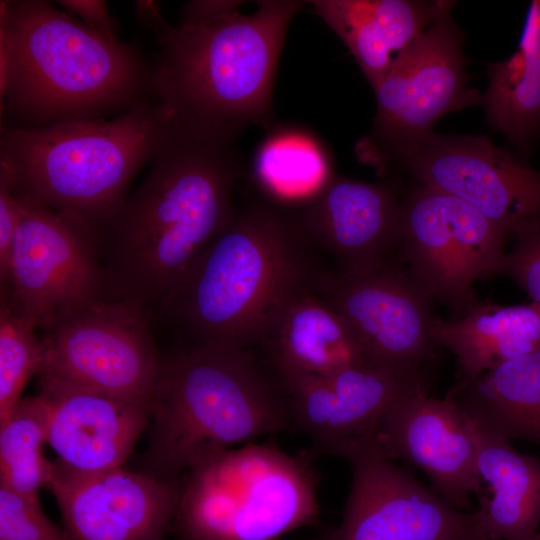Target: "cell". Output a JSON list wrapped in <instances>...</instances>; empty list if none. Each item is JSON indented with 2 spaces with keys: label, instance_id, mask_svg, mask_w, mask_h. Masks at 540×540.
<instances>
[{
  "label": "cell",
  "instance_id": "cell-1",
  "mask_svg": "<svg viewBox=\"0 0 540 540\" xmlns=\"http://www.w3.org/2000/svg\"><path fill=\"white\" fill-rule=\"evenodd\" d=\"M244 172L235 141L174 133L95 234L111 298L150 314L228 226Z\"/></svg>",
  "mask_w": 540,
  "mask_h": 540
},
{
  "label": "cell",
  "instance_id": "cell-2",
  "mask_svg": "<svg viewBox=\"0 0 540 540\" xmlns=\"http://www.w3.org/2000/svg\"><path fill=\"white\" fill-rule=\"evenodd\" d=\"M242 3L191 26L170 25L160 5L140 13L139 23L159 46L151 88L180 131L237 142L248 125L274 126L279 58L289 24L306 2L256 1L248 14Z\"/></svg>",
  "mask_w": 540,
  "mask_h": 540
},
{
  "label": "cell",
  "instance_id": "cell-3",
  "mask_svg": "<svg viewBox=\"0 0 540 540\" xmlns=\"http://www.w3.org/2000/svg\"><path fill=\"white\" fill-rule=\"evenodd\" d=\"M298 214L267 201L236 210L158 309L196 346L247 347L317 272Z\"/></svg>",
  "mask_w": 540,
  "mask_h": 540
},
{
  "label": "cell",
  "instance_id": "cell-4",
  "mask_svg": "<svg viewBox=\"0 0 540 540\" xmlns=\"http://www.w3.org/2000/svg\"><path fill=\"white\" fill-rule=\"evenodd\" d=\"M0 102L42 126L102 118L143 102L151 87L139 53L43 0L1 1Z\"/></svg>",
  "mask_w": 540,
  "mask_h": 540
},
{
  "label": "cell",
  "instance_id": "cell-5",
  "mask_svg": "<svg viewBox=\"0 0 540 540\" xmlns=\"http://www.w3.org/2000/svg\"><path fill=\"white\" fill-rule=\"evenodd\" d=\"M174 130L166 109L147 101L111 119L2 126L0 173L16 194L79 221L95 235Z\"/></svg>",
  "mask_w": 540,
  "mask_h": 540
},
{
  "label": "cell",
  "instance_id": "cell-6",
  "mask_svg": "<svg viewBox=\"0 0 540 540\" xmlns=\"http://www.w3.org/2000/svg\"><path fill=\"white\" fill-rule=\"evenodd\" d=\"M150 419L153 475L168 479L294 423L287 398L247 349L216 346H196L162 359Z\"/></svg>",
  "mask_w": 540,
  "mask_h": 540
},
{
  "label": "cell",
  "instance_id": "cell-7",
  "mask_svg": "<svg viewBox=\"0 0 540 540\" xmlns=\"http://www.w3.org/2000/svg\"><path fill=\"white\" fill-rule=\"evenodd\" d=\"M317 489L307 461L249 442L187 471L175 530L182 540H279L318 523Z\"/></svg>",
  "mask_w": 540,
  "mask_h": 540
},
{
  "label": "cell",
  "instance_id": "cell-8",
  "mask_svg": "<svg viewBox=\"0 0 540 540\" xmlns=\"http://www.w3.org/2000/svg\"><path fill=\"white\" fill-rule=\"evenodd\" d=\"M449 1L429 27L392 61L373 89L376 113L369 134L356 146L360 161L387 171L411 146L431 134L443 116L482 104L469 87L464 35Z\"/></svg>",
  "mask_w": 540,
  "mask_h": 540
},
{
  "label": "cell",
  "instance_id": "cell-9",
  "mask_svg": "<svg viewBox=\"0 0 540 540\" xmlns=\"http://www.w3.org/2000/svg\"><path fill=\"white\" fill-rule=\"evenodd\" d=\"M150 317L140 306L115 298L65 315L43 330L38 375L151 405L162 359Z\"/></svg>",
  "mask_w": 540,
  "mask_h": 540
},
{
  "label": "cell",
  "instance_id": "cell-10",
  "mask_svg": "<svg viewBox=\"0 0 540 540\" xmlns=\"http://www.w3.org/2000/svg\"><path fill=\"white\" fill-rule=\"evenodd\" d=\"M13 193L18 223L9 286L1 299L43 331L65 315L111 298L94 233L63 213Z\"/></svg>",
  "mask_w": 540,
  "mask_h": 540
},
{
  "label": "cell",
  "instance_id": "cell-11",
  "mask_svg": "<svg viewBox=\"0 0 540 540\" xmlns=\"http://www.w3.org/2000/svg\"><path fill=\"white\" fill-rule=\"evenodd\" d=\"M507 236L466 201L417 185L401 199L399 253L407 270L460 318L473 283L501 273Z\"/></svg>",
  "mask_w": 540,
  "mask_h": 540
},
{
  "label": "cell",
  "instance_id": "cell-12",
  "mask_svg": "<svg viewBox=\"0 0 540 540\" xmlns=\"http://www.w3.org/2000/svg\"><path fill=\"white\" fill-rule=\"evenodd\" d=\"M352 481L330 540H491L477 512L451 506L383 450L375 432L341 456Z\"/></svg>",
  "mask_w": 540,
  "mask_h": 540
},
{
  "label": "cell",
  "instance_id": "cell-13",
  "mask_svg": "<svg viewBox=\"0 0 540 540\" xmlns=\"http://www.w3.org/2000/svg\"><path fill=\"white\" fill-rule=\"evenodd\" d=\"M313 289L344 319L367 362L424 376L437 345L433 298L406 267L389 261L359 272H318Z\"/></svg>",
  "mask_w": 540,
  "mask_h": 540
},
{
  "label": "cell",
  "instance_id": "cell-14",
  "mask_svg": "<svg viewBox=\"0 0 540 540\" xmlns=\"http://www.w3.org/2000/svg\"><path fill=\"white\" fill-rule=\"evenodd\" d=\"M390 168L466 201L508 238L540 217V169L486 136L432 132Z\"/></svg>",
  "mask_w": 540,
  "mask_h": 540
},
{
  "label": "cell",
  "instance_id": "cell-15",
  "mask_svg": "<svg viewBox=\"0 0 540 540\" xmlns=\"http://www.w3.org/2000/svg\"><path fill=\"white\" fill-rule=\"evenodd\" d=\"M48 488L74 540H164L182 484L121 467L82 472L53 462Z\"/></svg>",
  "mask_w": 540,
  "mask_h": 540
},
{
  "label": "cell",
  "instance_id": "cell-16",
  "mask_svg": "<svg viewBox=\"0 0 540 540\" xmlns=\"http://www.w3.org/2000/svg\"><path fill=\"white\" fill-rule=\"evenodd\" d=\"M279 376L293 422L337 456L374 433L381 417L397 401L428 391L424 376L397 373L369 362L326 377Z\"/></svg>",
  "mask_w": 540,
  "mask_h": 540
},
{
  "label": "cell",
  "instance_id": "cell-17",
  "mask_svg": "<svg viewBox=\"0 0 540 540\" xmlns=\"http://www.w3.org/2000/svg\"><path fill=\"white\" fill-rule=\"evenodd\" d=\"M375 434L392 460L420 469L454 508L469 511L471 495L482 492L470 420L449 396L420 391L400 399L381 417Z\"/></svg>",
  "mask_w": 540,
  "mask_h": 540
},
{
  "label": "cell",
  "instance_id": "cell-18",
  "mask_svg": "<svg viewBox=\"0 0 540 540\" xmlns=\"http://www.w3.org/2000/svg\"><path fill=\"white\" fill-rule=\"evenodd\" d=\"M401 199L395 183L335 175L298 213L311 240L338 260L342 272H359L387 261L399 247Z\"/></svg>",
  "mask_w": 540,
  "mask_h": 540
},
{
  "label": "cell",
  "instance_id": "cell-19",
  "mask_svg": "<svg viewBox=\"0 0 540 540\" xmlns=\"http://www.w3.org/2000/svg\"><path fill=\"white\" fill-rule=\"evenodd\" d=\"M48 407L47 443L65 466L82 472L121 467L150 421V404L39 376Z\"/></svg>",
  "mask_w": 540,
  "mask_h": 540
},
{
  "label": "cell",
  "instance_id": "cell-20",
  "mask_svg": "<svg viewBox=\"0 0 540 540\" xmlns=\"http://www.w3.org/2000/svg\"><path fill=\"white\" fill-rule=\"evenodd\" d=\"M449 0H311L374 89L394 58L419 37Z\"/></svg>",
  "mask_w": 540,
  "mask_h": 540
},
{
  "label": "cell",
  "instance_id": "cell-21",
  "mask_svg": "<svg viewBox=\"0 0 540 540\" xmlns=\"http://www.w3.org/2000/svg\"><path fill=\"white\" fill-rule=\"evenodd\" d=\"M262 341L279 374L326 377L367 362L347 323L312 283L285 302Z\"/></svg>",
  "mask_w": 540,
  "mask_h": 540
},
{
  "label": "cell",
  "instance_id": "cell-22",
  "mask_svg": "<svg viewBox=\"0 0 540 540\" xmlns=\"http://www.w3.org/2000/svg\"><path fill=\"white\" fill-rule=\"evenodd\" d=\"M469 420L477 470L490 491L476 511L483 530L491 540H532L540 529V460Z\"/></svg>",
  "mask_w": 540,
  "mask_h": 540
},
{
  "label": "cell",
  "instance_id": "cell-23",
  "mask_svg": "<svg viewBox=\"0 0 540 540\" xmlns=\"http://www.w3.org/2000/svg\"><path fill=\"white\" fill-rule=\"evenodd\" d=\"M431 336L456 358L460 381L540 348V304L501 306L474 300L455 320L434 318Z\"/></svg>",
  "mask_w": 540,
  "mask_h": 540
},
{
  "label": "cell",
  "instance_id": "cell-24",
  "mask_svg": "<svg viewBox=\"0 0 540 540\" xmlns=\"http://www.w3.org/2000/svg\"><path fill=\"white\" fill-rule=\"evenodd\" d=\"M447 396L482 429L540 445V348L459 381Z\"/></svg>",
  "mask_w": 540,
  "mask_h": 540
},
{
  "label": "cell",
  "instance_id": "cell-25",
  "mask_svg": "<svg viewBox=\"0 0 540 540\" xmlns=\"http://www.w3.org/2000/svg\"><path fill=\"white\" fill-rule=\"evenodd\" d=\"M487 66L488 86L481 104L487 119L527 154L540 137V0L528 7L517 51Z\"/></svg>",
  "mask_w": 540,
  "mask_h": 540
},
{
  "label": "cell",
  "instance_id": "cell-26",
  "mask_svg": "<svg viewBox=\"0 0 540 540\" xmlns=\"http://www.w3.org/2000/svg\"><path fill=\"white\" fill-rule=\"evenodd\" d=\"M251 175L267 202L294 211L310 204L336 174L315 134L299 126L274 125L255 151Z\"/></svg>",
  "mask_w": 540,
  "mask_h": 540
},
{
  "label": "cell",
  "instance_id": "cell-27",
  "mask_svg": "<svg viewBox=\"0 0 540 540\" xmlns=\"http://www.w3.org/2000/svg\"><path fill=\"white\" fill-rule=\"evenodd\" d=\"M48 407L41 394L22 398L0 422V484L39 498L54 463L43 454L48 439Z\"/></svg>",
  "mask_w": 540,
  "mask_h": 540
},
{
  "label": "cell",
  "instance_id": "cell-28",
  "mask_svg": "<svg viewBox=\"0 0 540 540\" xmlns=\"http://www.w3.org/2000/svg\"><path fill=\"white\" fill-rule=\"evenodd\" d=\"M32 320L1 299L0 306V422L22 399L29 379L44 364V345Z\"/></svg>",
  "mask_w": 540,
  "mask_h": 540
},
{
  "label": "cell",
  "instance_id": "cell-29",
  "mask_svg": "<svg viewBox=\"0 0 540 540\" xmlns=\"http://www.w3.org/2000/svg\"><path fill=\"white\" fill-rule=\"evenodd\" d=\"M0 540H74L44 514L39 498L0 484Z\"/></svg>",
  "mask_w": 540,
  "mask_h": 540
},
{
  "label": "cell",
  "instance_id": "cell-30",
  "mask_svg": "<svg viewBox=\"0 0 540 540\" xmlns=\"http://www.w3.org/2000/svg\"><path fill=\"white\" fill-rule=\"evenodd\" d=\"M512 239L501 274L513 279L532 302L540 304V217L522 227Z\"/></svg>",
  "mask_w": 540,
  "mask_h": 540
},
{
  "label": "cell",
  "instance_id": "cell-31",
  "mask_svg": "<svg viewBox=\"0 0 540 540\" xmlns=\"http://www.w3.org/2000/svg\"><path fill=\"white\" fill-rule=\"evenodd\" d=\"M18 223L15 195L8 178L0 173V284L8 290L10 260Z\"/></svg>",
  "mask_w": 540,
  "mask_h": 540
},
{
  "label": "cell",
  "instance_id": "cell-32",
  "mask_svg": "<svg viewBox=\"0 0 540 540\" xmlns=\"http://www.w3.org/2000/svg\"><path fill=\"white\" fill-rule=\"evenodd\" d=\"M57 3L82 23L110 41H119L116 20L110 15L104 0H61Z\"/></svg>",
  "mask_w": 540,
  "mask_h": 540
},
{
  "label": "cell",
  "instance_id": "cell-33",
  "mask_svg": "<svg viewBox=\"0 0 540 540\" xmlns=\"http://www.w3.org/2000/svg\"><path fill=\"white\" fill-rule=\"evenodd\" d=\"M330 535L331 533H328L327 535L325 536H322V537H315V538H310V539H303V540H330ZM279 540H284V539H279Z\"/></svg>",
  "mask_w": 540,
  "mask_h": 540
},
{
  "label": "cell",
  "instance_id": "cell-34",
  "mask_svg": "<svg viewBox=\"0 0 540 540\" xmlns=\"http://www.w3.org/2000/svg\"><path fill=\"white\" fill-rule=\"evenodd\" d=\"M532 540H540V529L537 531Z\"/></svg>",
  "mask_w": 540,
  "mask_h": 540
}]
</instances>
